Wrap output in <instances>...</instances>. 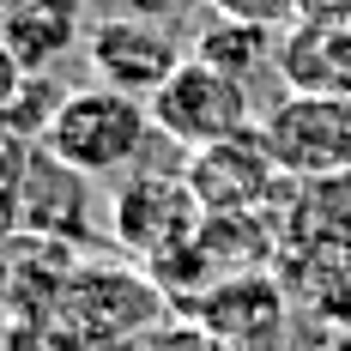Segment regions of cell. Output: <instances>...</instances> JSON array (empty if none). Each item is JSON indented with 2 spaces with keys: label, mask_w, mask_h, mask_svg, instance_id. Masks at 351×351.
<instances>
[{
  "label": "cell",
  "mask_w": 351,
  "mask_h": 351,
  "mask_svg": "<svg viewBox=\"0 0 351 351\" xmlns=\"http://www.w3.org/2000/svg\"><path fill=\"white\" fill-rule=\"evenodd\" d=\"M145 134H152V104L145 97H128L115 85H85V91L67 97V109L55 115L43 145L79 176H115L140 158Z\"/></svg>",
  "instance_id": "cell-1"
},
{
  "label": "cell",
  "mask_w": 351,
  "mask_h": 351,
  "mask_svg": "<svg viewBox=\"0 0 351 351\" xmlns=\"http://www.w3.org/2000/svg\"><path fill=\"white\" fill-rule=\"evenodd\" d=\"M261 145L273 152L285 182H333L351 176V97L291 91L254 121Z\"/></svg>",
  "instance_id": "cell-2"
},
{
  "label": "cell",
  "mask_w": 351,
  "mask_h": 351,
  "mask_svg": "<svg viewBox=\"0 0 351 351\" xmlns=\"http://www.w3.org/2000/svg\"><path fill=\"white\" fill-rule=\"evenodd\" d=\"M152 128H158L164 140L188 145V152H206V145L254 134V104H248L243 79H230L224 67L188 55V61L164 79V91L152 97Z\"/></svg>",
  "instance_id": "cell-3"
},
{
  "label": "cell",
  "mask_w": 351,
  "mask_h": 351,
  "mask_svg": "<svg viewBox=\"0 0 351 351\" xmlns=\"http://www.w3.org/2000/svg\"><path fill=\"white\" fill-rule=\"evenodd\" d=\"M200 224H206V206L194 200L188 176H170V170H134L115 188V200H109L115 243L128 254H140V261H158L170 248L194 243Z\"/></svg>",
  "instance_id": "cell-4"
},
{
  "label": "cell",
  "mask_w": 351,
  "mask_h": 351,
  "mask_svg": "<svg viewBox=\"0 0 351 351\" xmlns=\"http://www.w3.org/2000/svg\"><path fill=\"white\" fill-rule=\"evenodd\" d=\"M85 55H91V67H97L104 85L128 91V97H145V104H152V97L164 91V79L188 61L170 25H164V19H140V12H121V19L91 25Z\"/></svg>",
  "instance_id": "cell-5"
},
{
  "label": "cell",
  "mask_w": 351,
  "mask_h": 351,
  "mask_svg": "<svg viewBox=\"0 0 351 351\" xmlns=\"http://www.w3.org/2000/svg\"><path fill=\"white\" fill-rule=\"evenodd\" d=\"M170 297L158 291V279L134 273V267H79L61 285V309H67V321H79L85 339H128Z\"/></svg>",
  "instance_id": "cell-6"
},
{
  "label": "cell",
  "mask_w": 351,
  "mask_h": 351,
  "mask_svg": "<svg viewBox=\"0 0 351 351\" xmlns=\"http://www.w3.org/2000/svg\"><path fill=\"white\" fill-rule=\"evenodd\" d=\"M182 176H188L194 200L206 212H261V206H273V194H279V182H285L273 152L261 145V134L188 152V170Z\"/></svg>",
  "instance_id": "cell-7"
},
{
  "label": "cell",
  "mask_w": 351,
  "mask_h": 351,
  "mask_svg": "<svg viewBox=\"0 0 351 351\" xmlns=\"http://www.w3.org/2000/svg\"><path fill=\"white\" fill-rule=\"evenodd\" d=\"M188 315L200 321L212 339H224L230 351H261L285 327V279L279 273H230V279L212 285Z\"/></svg>",
  "instance_id": "cell-8"
},
{
  "label": "cell",
  "mask_w": 351,
  "mask_h": 351,
  "mask_svg": "<svg viewBox=\"0 0 351 351\" xmlns=\"http://www.w3.org/2000/svg\"><path fill=\"white\" fill-rule=\"evenodd\" d=\"M279 67L291 91L351 97V19H339V6H321L303 25H291L279 43Z\"/></svg>",
  "instance_id": "cell-9"
},
{
  "label": "cell",
  "mask_w": 351,
  "mask_h": 351,
  "mask_svg": "<svg viewBox=\"0 0 351 351\" xmlns=\"http://www.w3.org/2000/svg\"><path fill=\"white\" fill-rule=\"evenodd\" d=\"M85 182L91 176L67 170L49 145H36L31 170H25V188H19V224L31 237H49V243L79 237L85 230Z\"/></svg>",
  "instance_id": "cell-10"
},
{
  "label": "cell",
  "mask_w": 351,
  "mask_h": 351,
  "mask_svg": "<svg viewBox=\"0 0 351 351\" xmlns=\"http://www.w3.org/2000/svg\"><path fill=\"white\" fill-rule=\"evenodd\" d=\"M0 43L25 61V73L55 67V55L73 43V0H19V6H6Z\"/></svg>",
  "instance_id": "cell-11"
},
{
  "label": "cell",
  "mask_w": 351,
  "mask_h": 351,
  "mask_svg": "<svg viewBox=\"0 0 351 351\" xmlns=\"http://www.w3.org/2000/svg\"><path fill=\"white\" fill-rule=\"evenodd\" d=\"M188 55H200V61H212V67H224L230 79L248 85V73H261L267 61H273V31L243 25V19H212L206 31L194 36Z\"/></svg>",
  "instance_id": "cell-12"
},
{
  "label": "cell",
  "mask_w": 351,
  "mask_h": 351,
  "mask_svg": "<svg viewBox=\"0 0 351 351\" xmlns=\"http://www.w3.org/2000/svg\"><path fill=\"white\" fill-rule=\"evenodd\" d=\"M67 97H73V91L49 67L25 73V85L12 91V104H6V115H0V128L19 134V140H31V145H43V140H49V128H55V115L67 109Z\"/></svg>",
  "instance_id": "cell-13"
},
{
  "label": "cell",
  "mask_w": 351,
  "mask_h": 351,
  "mask_svg": "<svg viewBox=\"0 0 351 351\" xmlns=\"http://www.w3.org/2000/svg\"><path fill=\"white\" fill-rule=\"evenodd\" d=\"M206 6H212V19H243V25H261V31H291L309 12H321L327 0H206Z\"/></svg>",
  "instance_id": "cell-14"
},
{
  "label": "cell",
  "mask_w": 351,
  "mask_h": 351,
  "mask_svg": "<svg viewBox=\"0 0 351 351\" xmlns=\"http://www.w3.org/2000/svg\"><path fill=\"white\" fill-rule=\"evenodd\" d=\"M31 152H36L31 140L0 128V212H12V218H19V188H25V170H31Z\"/></svg>",
  "instance_id": "cell-15"
},
{
  "label": "cell",
  "mask_w": 351,
  "mask_h": 351,
  "mask_svg": "<svg viewBox=\"0 0 351 351\" xmlns=\"http://www.w3.org/2000/svg\"><path fill=\"white\" fill-rule=\"evenodd\" d=\"M145 351H230L224 339H212L200 321L188 315V321H176V327H158L152 339H145Z\"/></svg>",
  "instance_id": "cell-16"
},
{
  "label": "cell",
  "mask_w": 351,
  "mask_h": 351,
  "mask_svg": "<svg viewBox=\"0 0 351 351\" xmlns=\"http://www.w3.org/2000/svg\"><path fill=\"white\" fill-rule=\"evenodd\" d=\"M19 85H25V61L0 43V115H6V104H12V91H19Z\"/></svg>",
  "instance_id": "cell-17"
},
{
  "label": "cell",
  "mask_w": 351,
  "mask_h": 351,
  "mask_svg": "<svg viewBox=\"0 0 351 351\" xmlns=\"http://www.w3.org/2000/svg\"><path fill=\"white\" fill-rule=\"evenodd\" d=\"M121 6H128V12H140V19H164V25H176L188 0H121Z\"/></svg>",
  "instance_id": "cell-18"
},
{
  "label": "cell",
  "mask_w": 351,
  "mask_h": 351,
  "mask_svg": "<svg viewBox=\"0 0 351 351\" xmlns=\"http://www.w3.org/2000/svg\"><path fill=\"white\" fill-rule=\"evenodd\" d=\"M0 12H6V0H0Z\"/></svg>",
  "instance_id": "cell-19"
}]
</instances>
